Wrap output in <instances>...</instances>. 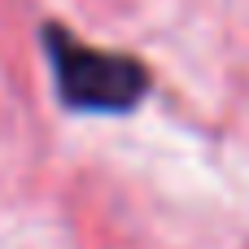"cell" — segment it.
I'll list each match as a JSON object with an SVG mask.
<instances>
[{"mask_svg": "<svg viewBox=\"0 0 249 249\" xmlns=\"http://www.w3.org/2000/svg\"><path fill=\"white\" fill-rule=\"evenodd\" d=\"M44 48L53 61L57 96L66 109L79 114H127L149 92V70L127 53L92 48L88 39L70 35L66 26H44Z\"/></svg>", "mask_w": 249, "mask_h": 249, "instance_id": "obj_1", "label": "cell"}]
</instances>
